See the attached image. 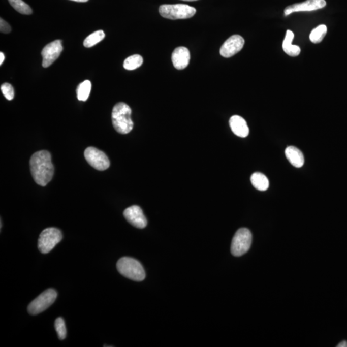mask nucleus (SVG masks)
<instances>
[{
  "label": "nucleus",
  "mask_w": 347,
  "mask_h": 347,
  "mask_svg": "<svg viewBox=\"0 0 347 347\" xmlns=\"http://www.w3.org/2000/svg\"><path fill=\"white\" fill-rule=\"evenodd\" d=\"M337 347H347V341H343L339 343Z\"/></svg>",
  "instance_id": "26"
},
{
  "label": "nucleus",
  "mask_w": 347,
  "mask_h": 347,
  "mask_svg": "<svg viewBox=\"0 0 347 347\" xmlns=\"http://www.w3.org/2000/svg\"><path fill=\"white\" fill-rule=\"evenodd\" d=\"M118 272L130 280L141 281L145 278V272L142 264L131 257H122L116 264Z\"/></svg>",
  "instance_id": "3"
},
{
  "label": "nucleus",
  "mask_w": 347,
  "mask_h": 347,
  "mask_svg": "<svg viewBox=\"0 0 347 347\" xmlns=\"http://www.w3.org/2000/svg\"><path fill=\"white\" fill-rule=\"evenodd\" d=\"M57 297L56 291L53 289H48L30 303L28 307V312L31 315L40 314L52 305Z\"/></svg>",
  "instance_id": "7"
},
{
  "label": "nucleus",
  "mask_w": 347,
  "mask_h": 347,
  "mask_svg": "<svg viewBox=\"0 0 347 347\" xmlns=\"http://www.w3.org/2000/svg\"><path fill=\"white\" fill-rule=\"evenodd\" d=\"M251 182L254 187L260 191H265L269 188L268 178L261 172H255L252 174Z\"/></svg>",
  "instance_id": "17"
},
{
  "label": "nucleus",
  "mask_w": 347,
  "mask_h": 347,
  "mask_svg": "<svg viewBox=\"0 0 347 347\" xmlns=\"http://www.w3.org/2000/svg\"><path fill=\"white\" fill-rule=\"evenodd\" d=\"M62 239L60 230L55 228H48L41 233L38 239V249L42 254H48L59 244Z\"/></svg>",
  "instance_id": "5"
},
{
  "label": "nucleus",
  "mask_w": 347,
  "mask_h": 347,
  "mask_svg": "<svg viewBox=\"0 0 347 347\" xmlns=\"http://www.w3.org/2000/svg\"><path fill=\"white\" fill-rule=\"evenodd\" d=\"M55 330L60 339H65L67 336V328L64 320L62 318H58L55 322Z\"/></svg>",
  "instance_id": "23"
},
{
  "label": "nucleus",
  "mask_w": 347,
  "mask_h": 347,
  "mask_svg": "<svg viewBox=\"0 0 347 347\" xmlns=\"http://www.w3.org/2000/svg\"><path fill=\"white\" fill-rule=\"evenodd\" d=\"M159 13L164 18L174 20L192 18L195 15L196 9L185 4L162 5Z\"/></svg>",
  "instance_id": "4"
},
{
  "label": "nucleus",
  "mask_w": 347,
  "mask_h": 347,
  "mask_svg": "<svg viewBox=\"0 0 347 347\" xmlns=\"http://www.w3.org/2000/svg\"><path fill=\"white\" fill-rule=\"evenodd\" d=\"M8 1L12 7L19 13L26 14V15H30L33 13V10L31 9L30 7L22 0H8Z\"/></svg>",
  "instance_id": "22"
},
{
  "label": "nucleus",
  "mask_w": 347,
  "mask_h": 347,
  "mask_svg": "<svg viewBox=\"0 0 347 347\" xmlns=\"http://www.w3.org/2000/svg\"><path fill=\"white\" fill-rule=\"evenodd\" d=\"M63 50L61 41L56 40L48 44L41 52L43 57V67H49L60 56Z\"/></svg>",
  "instance_id": "9"
},
{
  "label": "nucleus",
  "mask_w": 347,
  "mask_h": 347,
  "mask_svg": "<svg viewBox=\"0 0 347 347\" xmlns=\"http://www.w3.org/2000/svg\"><path fill=\"white\" fill-rule=\"evenodd\" d=\"M233 133L237 137L245 138L249 135V128L246 121L239 115L232 116L229 121Z\"/></svg>",
  "instance_id": "14"
},
{
  "label": "nucleus",
  "mask_w": 347,
  "mask_h": 347,
  "mask_svg": "<svg viewBox=\"0 0 347 347\" xmlns=\"http://www.w3.org/2000/svg\"><path fill=\"white\" fill-rule=\"evenodd\" d=\"M244 43V38L242 36H232L223 43L220 49V54L226 58L234 56L242 49Z\"/></svg>",
  "instance_id": "10"
},
{
  "label": "nucleus",
  "mask_w": 347,
  "mask_h": 347,
  "mask_svg": "<svg viewBox=\"0 0 347 347\" xmlns=\"http://www.w3.org/2000/svg\"><path fill=\"white\" fill-rule=\"evenodd\" d=\"M123 215H124L125 219L133 227L140 229H144L146 227L147 225L146 217H145L142 208L138 206L133 205L126 208L123 212Z\"/></svg>",
  "instance_id": "11"
},
{
  "label": "nucleus",
  "mask_w": 347,
  "mask_h": 347,
  "mask_svg": "<svg viewBox=\"0 0 347 347\" xmlns=\"http://www.w3.org/2000/svg\"><path fill=\"white\" fill-rule=\"evenodd\" d=\"M327 33V26L325 25H321L317 26V28L313 29L311 33L310 34V40L312 43H320L324 40L325 35Z\"/></svg>",
  "instance_id": "20"
},
{
  "label": "nucleus",
  "mask_w": 347,
  "mask_h": 347,
  "mask_svg": "<svg viewBox=\"0 0 347 347\" xmlns=\"http://www.w3.org/2000/svg\"><path fill=\"white\" fill-rule=\"evenodd\" d=\"M84 157L88 164L98 171H105L110 166V160L101 150L93 147L87 148L84 151Z\"/></svg>",
  "instance_id": "8"
},
{
  "label": "nucleus",
  "mask_w": 347,
  "mask_h": 347,
  "mask_svg": "<svg viewBox=\"0 0 347 347\" xmlns=\"http://www.w3.org/2000/svg\"><path fill=\"white\" fill-rule=\"evenodd\" d=\"M144 59L141 55L135 54L129 57L123 62V68L128 70H134L142 66Z\"/></svg>",
  "instance_id": "19"
},
{
  "label": "nucleus",
  "mask_w": 347,
  "mask_h": 347,
  "mask_svg": "<svg viewBox=\"0 0 347 347\" xmlns=\"http://www.w3.org/2000/svg\"><path fill=\"white\" fill-rule=\"evenodd\" d=\"M72 1L77 2H86L88 0H72Z\"/></svg>",
  "instance_id": "28"
},
{
  "label": "nucleus",
  "mask_w": 347,
  "mask_h": 347,
  "mask_svg": "<svg viewBox=\"0 0 347 347\" xmlns=\"http://www.w3.org/2000/svg\"><path fill=\"white\" fill-rule=\"evenodd\" d=\"M191 54L187 48H176L172 54V62L178 70H183L188 67L190 62Z\"/></svg>",
  "instance_id": "13"
},
{
  "label": "nucleus",
  "mask_w": 347,
  "mask_h": 347,
  "mask_svg": "<svg viewBox=\"0 0 347 347\" xmlns=\"http://www.w3.org/2000/svg\"><path fill=\"white\" fill-rule=\"evenodd\" d=\"M0 31L2 33L5 34H9L11 31V26L2 18L0 19Z\"/></svg>",
  "instance_id": "25"
},
{
  "label": "nucleus",
  "mask_w": 347,
  "mask_h": 347,
  "mask_svg": "<svg viewBox=\"0 0 347 347\" xmlns=\"http://www.w3.org/2000/svg\"><path fill=\"white\" fill-rule=\"evenodd\" d=\"M2 93L8 101H12L14 97V91L13 86L9 83H4L1 86Z\"/></svg>",
  "instance_id": "24"
},
{
  "label": "nucleus",
  "mask_w": 347,
  "mask_h": 347,
  "mask_svg": "<svg viewBox=\"0 0 347 347\" xmlns=\"http://www.w3.org/2000/svg\"><path fill=\"white\" fill-rule=\"evenodd\" d=\"M31 176L38 185L45 186L52 180L54 167L52 156L47 150H40L31 156L30 160Z\"/></svg>",
  "instance_id": "1"
},
{
  "label": "nucleus",
  "mask_w": 347,
  "mask_h": 347,
  "mask_svg": "<svg viewBox=\"0 0 347 347\" xmlns=\"http://www.w3.org/2000/svg\"><path fill=\"white\" fill-rule=\"evenodd\" d=\"M104 38H105V34L103 30L94 31L85 39L84 46L86 48H91L103 41Z\"/></svg>",
  "instance_id": "21"
},
{
  "label": "nucleus",
  "mask_w": 347,
  "mask_h": 347,
  "mask_svg": "<svg viewBox=\"0 0 347 347\" xmlns=\"http://www.w3.org/2000/svg\"><path fill=\"white\" fill-rule=\"evenodd\" d=\"M91 89V83L88 80L80 84L77 89V99H79V101L84 102L88 100Z\"/></svg>",
  "instance_id": "18"
},
{
  "label": "nucleus",
  "mask_w": 347,
  "mask_h": 347,
  "mask_svg": "<svg viewBox=\"0 0 347 347\" xmlns=\"http://www.w3.org/2000/svg\"><path fill=\"white\" fill-rule=\"evenodd\" d=\"M293 39H294V34L292 31L287 30L285 40H283L282 48L286 54L291 57H297L300 55L301 50L298 46L292 45Z\"/></svg>",
  "instance_id": "16"
},
{
  "label": "nucleus",
  "mask_w": 347,
  "mask_h": 347,
  "mask_svg": "<svg viewBox=\"0 0 347 347\" xmlns=\"http://www.w3.org/2000/svg\"><path fill=\"white\" fill-rule=\"evenodd\" d=\"M5 60V56L4 54L3 53L1 52L0 53V65H2V63L4 62Z\"/></svg>",
  "instance_id": "27"
},
{
  "label": "nucleus",
  "mask_w": 347,
  "mask_h": 347,
  "mask_svg": "<svg viewBox=\"0 0 347 347\" xmlns=\"http://www.w3.org/2000/svg\"><path fill=\"white\" fill-rule=\"evenodd\" d=\"M132 109L123 103L116 104L112 111V122L115 130L120 134L125 135L132 132L133 122Z\"/></svg>",
  "instance_id": "2"
},
{
  "label": "nucleus",
  "mask_w": 347,
  "mask_h": 347,
  "mask_svg": "<svg viewBox=\"0 0 347 347\" xmlns=\"http://www.w3.org/2000/svg\"><path fill=\"white\" fill-rule=\"evenodd\" d=\"M326 6L325 0H306L302 3L291 5L285 10V16L297 12L313 11L321 9Z\"/></svg>",
  "instance_id": "12"
},
{
  "label": "nucleus",
  "mask_w": 347,
  "mask_h": 347,
  "mask_svg": "<svg viewBox=\"0 0 347 347\" xmlns=\"http://www.w3.org/2000/svg\"><path fill=\"white\" fill-rule=\"evenodd\" d=\"M182 1L194 2V1H198V0H182Z\"/></svg>",
  "instance_id": "29"
},
{
  "label": "nucleus",
  "mask_w": 347,
  "mask_h": 347,
  "mask_svg": "<svg viewBox=\"0 0 347 347\" xmlns=\"http://www.w3.org/2000/svg\"><path fill=\"white\" fill-rule=\"evenodd\" d=\"M285 154L291 164L297 168H300L304 164V157L298 148L293 146L286 148Z\"/></svg>",
  "instance_id": "15"
},
{
  "label": "nucleus",
  "mask_w": 347,
  "mask_h": 347,
  "mask_svg": "<svg viewBox=\"0 0 347 347\" xmlns=\"http://www.w3.org/2000/svg\"><path fill=\"white\" fill-rule=\"evenodd\" d=\"M251 242L252 235L248 229L242 228L238 230L233 238L231 244V252L233 256H243L249 251Z\"/></svg>",
  "instance_id": "6"
}]
</instances>
